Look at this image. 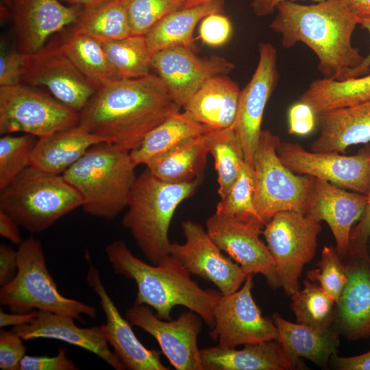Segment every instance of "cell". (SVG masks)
I'll return each mask as SVG.
<instances>
[{
    "label": "cell",
    "instance_id": "cell-1",
    "mask_svg": "<svg viewBox=\"0 0 370 370\" xmlns=\"http://www.w3.org/2000/svg\"><path fill=\"white\" fill-rule=\"evenodd\" d=\"M181 107L157 75L116 79L99 88L79 112V125L130 151L145 136Z\"/></svg>",
    "mask_w": 370,
    "mask_h": 370
},
{
    "label": "cell",
    "instance_id": "cell-2",
    "mask_svg": "<svg viewBox=\"0 0 370 370\" xmlns=\"http://www.w3.org/2000/svg\"><path fill=\"white\" fill-rule=\"evenodd\" d=\"M275 10L269 27L281 34L283 47L302 42L318 58V70L323 78L351 79L365 57L352 44L358 17L343 0H324L312 5L285 1Z\"/></svg>",
    "mask_w": 370,
    "mask_h": 370
},
{
    "label": "cell",
    "instance_id": "cell-3",
    "mask_svg": "<svg viewBox=\"0 0 370 370\" xmlns=\"http://www.w3.org/2000/svg\"><path fill=\"white\" fill-rule=\"evenodd\" d=\"M105 251L114 273L136 282L134 304L152 308L164 320H171L173 308L182 306L213 328L214 310L223 295L219 291L201 288L177 259L169 254L158 264H149L134 256L121 240L108 244Z\"/></svg>",
    "mask_w": 370,
    "mask_h": 370
},
{
    "label": "cell",
    "instance_id": "cell-4",
    "mask_svg": "<svg viewBox=\"0 0 370 370\" xmlns=\"http://www.w3.org/2000/svg\"><path fill=\"white\" fill-rule=\"evenodd\" d=\"M201 181L199 176L188 182H166L147 169L137 176L122 225L152 264H158L170 254L171 221L177 206L194 193Z\"/></svg>",
    "mask_w": 370,
    "mask_h": 370
},
{
    "label": "cell",
    "instance_id": "cell-5",
    "mask_svg": "<svg viewBox=\"0 0 370 370\" xmlns=\"http://www.w3.org/2000/svg\"><path fill=\"white\" fill-rule=\"evenodd\" d=\"M136 167L130 151L101 143L91 147L62 176L80 195L86 213L111 221L127 207L137 177Z\"/></svg>",
    "mask_w": 370,
    "mask_h": 370
},
{
    "label": "cell",
    "instance_id": "cell-6",
    "mask_svg": "<svg viewBox=\"0 0 370 370\" xmlns=\"http://www.w3.org/2000/svg\"><path fill=\"white\" fill-rule=\"evenodd\" d=\"M80 195L62 176L29 166L1 190L0 210L32 233L47 230L82 207Z\"/></svg>",
    "mask_w": 370,
    "mask_h": 370
},
{
    "label": "cell",
    "instance_id": "cell-7",
    "mask_svg": "<svg viewBox=\"0 0 370 370\" xmlns=\"http://www.w3.org/2000/svg\"><path fill=\"white\" fill-rule=\"evenodd\" d=\"M18 267L13 279L0 288V304L13 312L34 309L81 320L85 314L95 319L97 310L82 301L68 298L58 291L47 267L41 242L34 236L23 241L17 249Z\"/></svg>",
    "mask_w": 370,
    "mask_h": 370
},
{
    "label": "cell",
    "instance_id": "cell-8",
    "mask_svg": "<svg viewBox=\"0 0 370 370\" xmlns=\"http://www.w3.org/2000/svg\"><path fill=\"white\" fill-rule=\"evenodd\" d=\"M280 142L271 131L262 130L254 158V204L264 225L282 211L306 214L315 179L295 174L282 163L277 153Z\"/></svg>",
    "mask_w": 370,
    "mask_h": 370
},
{
    "label": "cell",
    "instance_id": "cell-9",
    "mask_svg": "<svg viewBox=\"0 0 370 370\" xmlns=\"http://www.w3.org/2000/svg\"><path fill=\"white\" fill-rule=\"evenodd\" d=\"M320 223L303 212L286 210L275 214L262 230L281 287L288 296L299 290L304 267L315 255Z\"/></svg>",
    "mask_w": 370,
    "mask_h": 370
},
{
    "label": "cell",
    "instance_id": "cell-10",
    "mask_svg": "<svg viewBox=\"0 0 370 370\" xmlns=\"http://www.w3.org/2000/svg\"><path fill=\"white\" fill-rule=\"evenodd\" d=\"M79 112L23 84L0 86V134L41 138L78 125Z\"/></svg>",
    "mask_w": 370,
    "mask_h": 370
},
{
    "label": "cell",
    "instance_id": "cell-11",
    "mask_svg": "<svg viewBox=\"0 0 370 370\" xmlns=\"http://www.w3.org/2000/svg\"><path fill=\"white\" fill-rule=\"evenodd\" d=\"M277 153L292 172L319 178L367 195L370 190V143L356 155L314 152L299 143L280 142Z\"/></svg>",
    "mask_w": 370,
    "mask_h": 370
},
{
    "label": "cell",
    "instance_id": "cell-12",
    "mask_svg": "<svg viewBox=\"0 0 370 370\" xmlns=\"http://www.w3.org/2000/svg\"><path fill=\"white\" fill-rule=\"evenodd\" d=\"M254 274H249L236 291L222 295L214 310V326L209 334L217 346L238 345L276 340L278 330L272 319L263 317L252 297Z\"/></svg>",
    "mask_w": 370,
    "mask_h": 370
},
{
    "label": "cell",
    "instance_id": "cell-13",
    "mask_svg": "<svg viewBox=\"0 0 370 370\" xmlns=\"http://www.w3.org/2000/svg\"><path fill=\"white\" fill-rule=\"evenodd\" d=\"M132 325L140 328L158 341L162 352L177 370H204L197 337L201 318L192 310L182 313L175 320L162 319L149 306L134 304L125 313Z\"/></svg>",
    "mask_w": 370,
    "mask_h": 370
},
{
    "label": "cell",
    "instance_id": "cell-14",
    "mask_svg": "<svg viewBox=\"0 0 370 370\" xmlns=\"http://www.w3.org/2000/svg\"><path fill=\"white\" fill-rule=\"evenodd\" d=\"M21 83L45 87L58 101L78 112L97 90L55 41L29 54Z\"/></svg>",
    "mask_w": 370,
    "mask_h": 370
},
{
    "label": "cell",
    "instance_id": "cell-15",
    "mask_svg": "<svg viewBox=\"0 0 370 370\" xmlns=\"http://www.w3.org/2000/svg\"><path fill=\"white\" fill-rule=\"evenodd\" d=\"M264 223L259 220L241 221L214 214L206 223V231L221 251L234 259L245 273L261 274L268 285L281 287L274 260L260 238Z\"/></svg>",
    "mask_w": 370,
    "mask_h": 370
},
{
    "label": "cell",
    "instance_id": "cell-16",
    "mask_svg": "<svg viewBox=\"0 0 370 370\" xmlns=\"http://www.w3.org/2000/svg\"><path fill=\"white\" fill-rule=\"evenodd\" d=\"M186 241L171 244L170 255L190 274L212 282L223 295L238 291L248 275L242 267L224 256L206 230L190 220L182 224Z\"/></svg>",
    "mask_w": 370,
    "mask_h": 370
},
{
    "label": "cell",
    "instance_id": "cell-17",
    "mask_svg": "<svg viewBox=\"0 0 370 370\" xmlns=\"http://www.w3.org/2000/svg\"><path fill=\"white\" fill-rule=\"evenodd\" d=\"M259 60L248 84L241 90L234 130L245 160L254 168V158L262 132L264 108L277 85V51L269 42L258 46Z\"/></svg>",
    "mask_w": 370,
    "mask_h": 370
},
{
    "label": "cell",
    "instance_id": "cell-18",
    "mask_svg": "<svg viewBox=\"0 0 370 370\" xmlns=\"http://www.w3.org/2000/svg\"><path fill=\"white\" fill-rule=\"evenodd\" d=\"M151 66L181 108L208 79L228 73L234 68L232 62L223 57L201 58L187 47H172L153 53Z\"/></svg>",
    "mask_w": 370,
    "mask_h": 370
},
{
    "label": "cell",
    "instance_id": "cell-19",
    "mask_svg": "<svg viewBox=\"0 0 370 370\" xmlns=\"http://www.w3.org/2000/svg\"><path fill=\"white\" fill-rule=\"evenodd\" d=\"M88 269L86 281L97 295L106 317L101 330L109 345L126 369L131 370H169L160 360L161 352L145 347L137 338L132 325L124 319L107 292L99 270L86 256Z\"/></svg>",
    "mask_w": 370,
    "mask_h": 370
},
{
    "label": "cell",
    "instance_id": "cell-20",
    "mask_svg": "<svg viewBox=\"0 0 370 370\" xmlns=\"http://www.w3.org/2000/svg\"><path fill=\"white\" fill-rule=\"evenodd\" d=\"M82 7L59 0H13L11 16L17 50L32 54L47 39L77 20Z\"/></svg>",
    "mask_w": 370,
    "mask_h": 370
},
{
    "label": "cell",
    "instance_id": "cell-21",
    "mask_svg": "<svg viewBox=\"0 0 370 370\" xmlns=\"http://www.w3.org/2000/svg\"><path fill=\"white\" fill-rule=\"evenodd\" d=\"M367 203L366 195L347 191L331 182L315 178L306 214L328 225L336 249L345 258L349 250L352 226L360 220Z\"/></svg>",
    "mask_w": 370,
    "mask_h": 370
},
{
    "label": "cell",
    "instance_id": "cell-22",
    "mask_svg": "<svg viewBox=\"0 0 370 370\" xmlns=\"http://www.w3.org/2000/svg\"><path fill=\"white\" fill-rule=\"evenodd\" d=\"M347 282L334 310L336 331L349 341L370 337V256H348Z\"/></svg>",
    "mask_w": 370,
    "mask_h": 370
},
{
    "label": "cell",
    "instance_id": "cell-23",
    "mask_svg": "<svg viewBox=\"0 0 370 370\" xmlns=\"http://www.w3.org/2000/svg\"><path fill=\"white\" fill-rule=\"evenodd\" d=\"M71 316L37 311L31 322L12 328L23 341L38 338L62 341L93 353L116 370L126 369L123 362L109 347L101 326L78 327Z\"/></svg>",
    "mask_w": 370,
    "mask_h": 370
},
{
    "label": "cell",
    "instance_id": "cell-24",
    "mask_svg": "<svg viewBox=\"0 0 370 370\" xmlns=\"http://www.w3.org/2000/svg\"><path fill=\"white\" fill-rule=\"evenodd\" d=\"M272 320L278 330L276 341L281 345L293 369H307L300 358L324 368L331 357L337 354L340 341L336 329H321L293 323L278 312L273 314Z\"/></svg>",
    "mask_w": 370,
    "mask_h": 370
},
{
    "label": "cell",
    "instance_id": "cell-25",
    "mask_svg": "<svg viewBox=\"0 0 370 370\" xmlns=\"http://www.w3.org/2000/svg\"><path fill=\"white\" fill-rule=\"evenodd\" d=\"M316 119L320 133L310 144L311 151L340 153L370 143V101L317 114Z\"/></svg>",
    "mask_w": 370,
    "mask_h": 370
},
{
    "label": "cell",
    "instance_id": "cell-26",
    "mask_svg": "<svg viewBox=\"0 0 370 370\" xmlns=\"http://www.w3.org/2000/svg\"><path fill=\"white\" fill-rule=\"evenodd\" d=\"M104 143L79 124L37 139L31 166L53 175H62L93 145Z\"/></svg>",
    "mask_w": 370,
    "mask_h": 370
},
{
    "label": "cell",
    "instance_id": "cell-27",
    "mask_svg": "<svg viewBox=\"0 0 370 370\" xmlns=\"http://www.w3.org/2000/svg\"><path fill=\"white\" fill-rule=\"evenodd\" d=\"M241 349L219 346L200 349L206 370H292L276 340L244 345Z\"/></svg>",
    "mask_w": 370,
    "mask_h": 370
},
{
    "label": "cell",
    "instance_id": "cell-28",
    "mask_svg": "<svg viewBox=\"0 0 370 370\" xmlns=\"http://www.w3.org/2000/svg\"><path fill=\"white\" fill-rule=\"evenodd\" d=\"M241 90L230 78L217 75L208 79L183 107L197 122L212 130L234 123Z\"/></svg>",
    "mask_w": 370,
    "mask_h": 370
},
{
    "label": "cell",
    "instance_id": "cell-29",
    "mask_svg": "<svg viewBox=\"0 0 370 370\" xmlns=\"http://www.w3.org/2000/svg\"><path fill=\"white\" fill-rule=\"evenodd\" d=\"M223 0L183 7L166 15L145 35L152 53L176 47H189L196 25L207 15L221 12Z\"/></svg>",
    "mask_w": 370,
    "mask_h": 370
},
{
    "label": "cell",
    "instance_id": "cell-30",
    "mask_svg": "<svg viewBox=\"0 0 370 370\" xmlns=\"http://www.w3.org/2000/svg\"><path fill=\"white\" fill-rule=\"evenodd\" d=\"M210 132V131H209ZM189 138L145 165L157 178L184 183L201 176L209 153L208 132Z\"/></svg>",
    "mask_w": 370,
    "mask_h": 370
},
{
    "label": "cell",
    "instance_id": "cell-31",
    "mask_svg": "<svg viewBox=\"0 0 370 370\" xmlns=\"http://www.w3.org/2000/svg\"><path fill=\"white\" fill-rule=\"evenodd\" d=\"M210 130L212 129L197 122L186 111H180L150 130L130 153L136 166L145 165L182 142Z\"/></svg>",
    "mask_w": 370,
    "mask_h": 370
},
{
    "label": "cell",
    "instance_id": "cell-32",
    "mask_svg": "<svg viewBox=\"0 0 370 370\" xmlns=\"http://www.w3.org/2000/svg\"><path fill=\"white\" fill-rule=\"evenodd\" d=\"M315 114L370 101V74L338 81L319 79L312 82L301 95Z\"/></svg>",
    "mask_w": 370,
    "mask_h": 370
},
{
    "label": "cell",
    "instance_id": "cell-33",
    "mask_svg": "<svg viewBox=\"0 0 370 370\" xmlns=\"http://www.w3.org/2000/svg\"><path fill=\"white\" fill-rule=\"evenodd\" d=\"M73 32L101 42L132 35L126 11L120 0H99L82 7Z\"/></svg>",
    "mask_w": 370,
    "mask_h": 370
},
{
    "label": "cell",
    "instance_id": "cell-34",
    "mask_svg": "<svg viewBox=\"0 0 370 370\" xmlns=\"http://www.w3.org/2000/svg\"><path fill=\"white\" fill-rule=\"evenodd\" d=\"M60 47L81 73L97 89L119 79L100 41L72 32L60 42Z\"/></svg>",
    "mask_w": 370,
    "mask_h": 370
},
{
    "label": "cell",
    "instance_id": "cell-35",
    "mask_svg": "<svg viewBox=\"0 0 370 370\" xmlns=\"http://www.w3.org/2000/svg\"><path fill=\"white\" fill-rule=\"evenodd\" d=\"M108 61L119 79L141 77L151 74V52L145 36L102 42Z\"/></svg>",
    "mask_w": 370,
    "mask_h": 370
},
{
    "label": "cell",
    "instance_id": "cell-36",
    "mask_svg": "<svg viewBox=\"0 0 370 370\" xmlns=\"http://www.w3.org/2000/svg\"><path fill=\"white\" fill-rule=\"evenodd\" d=\"M208 136L209 153L214 158L218 176V193L222 199L241 172L245 162L244 153L233 125L222 130H212Z\"/></svg>",
    "mask_w": 370,
    "mask_h": 370
},
{
    "label": "cell",
    "instance_id": "cell-37",
    "mask_svg": "<svg viewBox=\"0 0 370 370\" xmlns=\"http://www.w3.org/2000/svg\"><path fill=\"white\" fill-rule=\"evenodd\" d=\"M303 284V289L291 296L297 323L321 329L332 328L336 306L334 298L317 283L305 280Z\"/></svg>",
    "mask_w": 370,
    "mask_h": 370
},
{
    "label": "cell",
    "instance_id": "cell-38",
    "mask_svg": "<svg viewBox=\"0 0 370 370\" xmlns=\"http://www.w3.org/2000/svg\"><path fill=\"white\" fill-rule=\"evenodd\" d=\"M254 197V168L245 162L228 193L217 204L215 213L241 221L256 219L262 222L255 209Z\"/></svg>",
    "mask_w": 370,
    "mask_h": 370
},
{
    "label": "cell",
    "instance_id": "cell-39",
    "mask_svg": "<svg viewBox=\"0 0 370 370\" xmlns=\"http://www.w3.org/2000/svg\"><path fill=\"white\" fill-rule=\"evenodd\" d=\"M36 141V136L27 134L2 135L0 138V190L31 166Z\"/></svg>",
    "mask_w": 370,
    "mask_h": 370
},
{
    "label": "cell",
    "instance_id": "cell-40",
    "mask_svg": "<svg viewBox=\"0 0 370 370\" xmlns=\"http://www.w3.org/2000/svg\"><path fill=\"white\" fill-rule=\"evenodd\" d=\"M130 23L132 35L145 36L160 19L183 8L186 0H120Z\"/></svg>",
    "mask_w": 370,
    "mask_h": 370
},
{
    "label": "cell",
    "instance_id": "cell-41",
    "mask_svg": "<svg viewBox=\"0 0 370 370\" xmlns=\"http://www.w3.org/2000/svg\"><path fill=\"white\" fill-rule=\"evenodd\" d=\"M317 265L318 268L308 271L307 279L318 284L336 303L347 282L344 258L336 247L325 246Z\"/></svg>",
    "mask_w": 370,
    "mask_h": 370
},
{
    "label": "cell",
    "instance_id": "cell-42",
    "mask_svg": "<svg viewBox=\"0 0 370 370\" xmlns=\"http://www.w3.org/2000/svg\"><path fill=\"white\" fill-rule=\"evenodd\" d=\"M232 26L230 19L221 12H214L205 16L199 26V37L209 46L218 47L230 39Z\"/></svg>",
    "mask_w": 370,
    "mask_h": 370
},
{
    "label": "cell",
    "instance_id": "cell-43",
    "mask_svg": "<svg viewBox=\"0 0 370 370\" xmlns=\"http://www.w3.org/2000/svg\"><path fill=\"white\" fill-rule=\"evenodd\" d=\"M23 339L12 330L0 331V369L18 370L19 364L25 356L26 347Z\"/></svg>",
    "mask_w": 370,
    "mask_h": 370
},
{
    "label": "cell",
    "instance_id": "cell-44",
    "mask_svg": "<svg viewBox=\"0 0 370 370\" xmlns=\"http://www.w3.org/2000/svg\"><path fill=\"white\" fill-rule=\"evenodd\" d=\"M29 54L18 51L2 53L0 56V86L20 84Z\"/></svg>",
    "mask_w": 370,
    "mask_h": 370
},
{
    "label": "cell",
    "instance_id": "cell-45",
    "mask_svg": "<svg viewBox=\"0 0 370 370\" xmlns=\"http://www.w3.org/2000/svg\"><path fill=\"white\" fill-rule=\"evenodd\" d=\"M79 368L67 358L65 349L60 347L55 356L25 355L21 360L18 370H76Z\"/></svg>",
    "mask_w": 370,
    "mask_h": 370
},
{
    "label": "cell",
    "instance_id": "cell-46",
    "mask_svg": "<svg viewBox=\"0 0 370 370\" xmlns=\"http://www.w3.org/2000/svg\"><path fill=\"white\" fill-rule=\"evenodd\" d=\"M370 240V190L364 212L356 226L352 229L347 256H369L368 244Z\"/></svg>",
    "mask_w": 370,
    "mask_h": 370
},
{
    "label": "cell",
    "instance_id": "cell-47",
    "mask_svg": "<svg viewBox=\"0 0 370 370\" xmlns=\"http://www.w3.org/2000/svg\"><path fill=\"white\" fill-rule=\"evenodd\" d=\"M315 115L308 104L302 101L294 104L288 112V133L299 136L308 134L314 130Z\"/></svg>",
    "mask_w": 370,
    "mask_h": 370
},
{
    "label": "cell",
    "instance_id": "cell-48",
    "mask_svg": "<svg viewBox=\"0 0 370 370\" xmlns=\"http://www.w3.org/2000/svg\"><path fill=\"white\" fill-rule=\"evenodd\" d=\"M18 267L17 250L12 247L0 245V285L3 286L15 276Z\"/></svg>",
    "mask_w": 370,
    "mask_h": 370
},
{
    "label": "cell",
    "instance_id": "cell-49",
    "mask_svg": "<svg viewBox=\"0 0 370 370\" xmlns=\"http://www.w3.org/2000/svg\"><path fill=\"white\" fill-rule=\"evenodd\" d=\"M332 366L338 370H370V350L360 355L342 357L337 354L330 359Z\"/></svg>",
    "mask_w": 370,
    "mask_h": 370
},
{
    "label": "cell",
    "instance_id": "cell-50",
    "mask_svg": "<svg viewBox=\"0 0 370 370\" xmlns=\"http://www.w3.org/2000/svg\"><path fill=\"white\" fill-rule=\"evenodd\" d=\"M18 224L8 214L0 210V235L14 244L20 245L23 241Z\"/></svg>",
    "mask_w": 370,
    "mask_h": 370
},
{
    "label": "cell",
    "instance_id": "cell-51",
    "mask_svg": "<svg viewBox=\"0 0 370 370\" xmlns=\"http://www.w3.org/2000/svg\"><path fill=\"white\" fill-rule=\"evenodd\" d=\"M37 316L36 312H14L8 313L1 309L0 310V327L18 326L28 323L33 321Z\"/></svg>",
    "mask_w": 370,
    "mask_h": 370
},
{
    "label": "cell",
    "instance_id": "cell-52",
    "mask_svg": "<svg viewBox=\"0 0 370 370\" xmlns=\"http://www.w3.org/2000/svg\"><path fill=\"white\" fill-rule=\"evenodd\" d=\"M358 25L368 31L370 37V12L363 13L358 16ZM370 71V48L368 55L364 58L362 63L355 69L351 75L352 78H355L367 75Z\"/></svg>",
    "mask_w": 370,
    "mask_h": 370
},
{
    "label": "cell",
    "instance_id": "cell-53",
    "mask_svg": "<svg viewBox=\"0 0 370 370\" xmlns=\"http://www.w3.org/2000/svg\"><path fill=\"white\" fill-rule=\"evenodd\" d=\"M292 0H252L251 7L253 12L257 16H265L271 14L276 7L282 2ZM321 2L324 0H312Z\"/></svg>",
    "mask_w": 370,
    "mask_h": 370
},
{
    "label": "cell",
    "instance_id": "cell-54",
    "mask_svg": "<svg viewBox=\"0 0 370 370\" xmlns=\"http://www.w3.org/2000/svg\"><path fill=\"white\" fill-rule=\"evenodd\" d=\"M343 1L357 16L370 12V0H343Z\"/></svg>",
    "mask_w": 370,
    "mask_h": 370
},
{
    "label": "cell",
    "instance_id": "cell-55",
    "mask_svg": "<svg viewBox=\"0 0 370 370\" xmlns=\"http://www.w3.org/2000/svg\"><path fill=\"white\" fill-rule=\"evenodd\" d=\"M68 3L69 5L85 6L93 3H95L99 0H63Z\"/></svg>",
    "mask_w": 370,
    "mask_h": 370
},
{
    "label": "cell",
    "instance_id": "cell-56",
    "mask_svg": "<svg viewBox=\"0 0 370 370\" xmlns=\"http://www.w3.org/2000/svg\"><path fill=\"white\" fill-rule=\"evenodd\" d=\"M210 0H186L184 7H190L200 3H203Z\"/></svg>",
    "mask_w": 370,
    "mask_h": 370
},
{
    "label": "cell",
    "instance_id": "cell-57",
    "mask_svg": "<svg viewBox=\"0 0 370 370\" xmlns=\"http://www.w3.org/2000/svg\"><path fill=\"white\" fill-rule=\"evenodd\" d=\"M13 0H1V5L3 4V9L7 8L11 10Z\"/></svg>",
    "mask_w": 370,
    "mask_h": 370
},
{
    "label": "cell",
    "instance_id": "cell-58",
    "mask_svg": "<svg viewBox=\"0 0 370 370\" xmlns=\"http://www.w3.org/2000/svg\"><path fill=\"white\" fill-rule=\"evenodd\" d=\"M368 253H369V255L370 256V247H368Z\"/></svg>",
    "mask_w": 370,
    "mask_h": 370
}]
</instances>
